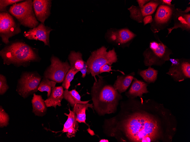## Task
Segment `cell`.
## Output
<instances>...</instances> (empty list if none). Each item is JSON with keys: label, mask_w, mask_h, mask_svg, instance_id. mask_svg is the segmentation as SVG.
Wrapping results in <instances>:
<instances>
[{"label": "cell", "mask_w": 190, "mask_h": 142, "mask_svg": "<svg viewBox=\"0 0 190 142\" xmlns=\"http://www.w3.org/2000/svg\"><path fill=\"white\" fill-rule=\"evenodd\" d=\"M125 119L121 121L115 129L122 131L131 141L151 142L159 137L158 123L156 119L149 115L136 113L129 115Z\"/></svg>", "instance_id": "1"}, {"label": "cell", "mask_w": 190, "mask_h": 142, "mask_svg": "<svg viewBox=\"0 0 190 142\" xmlns=\"http://www.w3.org/2000/svg\"><path fill=\"white\" fill-rule=\"evenodd\" d=\"M92 87L91 95L93 107L100 115L113 113L122 97L113 86L108 84L99 75Z\"/></svg>", "instance_id": "2"}, {"label": "cell", "mask_w": 190, "mask_h": 142, "mask_svg": "<svg viewBox=\"0 0 190 142\" xmlns=\"http://www.w3.org/2000/svg\"><path fill=\"white\" fill-rule=\"evenodd\" d=\"M0 56L4 64H13L16 67H27L31 63L39 62L41 60L38 49L18 40L6 44L0 51Z\"/></svg>", "instance_id": "3"}, {"label": "cell", "mask_w": 190, "mask_h": 142, "mask_svg": "<svg viewBox=\"0 0 190 142\" xmlns=\"http://www.w3.org/2000/svg\"><path fill=\"white\" fill-rule=\"evenodd\" d=\"M155 40H152L148 47L143 53L144 62L145 65L151 67L152 65L161 66L166 61H169L172 51L155 34Z\"/></svg>", "instance_id": "4"}, {"label": "cell", "mask_w": 190, "mask_h": 142, "mask_svg": "<svg viewBox=\"0 0 190 142\" xmlns=\"http://www.w3.org/2000/svg\"><path fill=\"white\" fill-rule=\"evenodd\" d=\"M107 49L103 46L93 51L86 62L88 66L87 73H90L95 81L97 80L96 76L99 75L100 69L103 65L107 64L111 66L117 61L115 49L113 48L108 52Z\"/></svg>", "instance_id": "5"}, {"label": "cell", "mask_w": 190, "mask_h": 142, "mask_svg": "<svg viewBox=\"0 0 190 142\" xmlns=\"http://www.w3.org/2000/svg\"><path fill=\"white\" fill-rule=\"evenodd\" d=\"M8 12L20 25L24 27L32 29L39 24L33 10V1L31 0H26L13 5Z\"/></svg>", "instance_id": "6"}, {"label": "cell", "mask_w": 190, "mask_h": 142, "mask_svg": "<svg viewBox=\"0 0 190 142\" xmlns=\"http://www.w3.org/2000/svg\"><path fill=\"white\" fill-rule=\"evenodd\" d=\"M42 77L36 71H23L17 81L16 91L24 99L36 92Z\"/></svg>", "instance_id": "7"}, {"label": "cell", "mask_w": 190, "mask_h": 142, "mask_svg": "<svg viewBox=\"0 0 190 142\" xmlns=\"http://www.w3.org/2000/svg\"><path fill=\"white\" fill-rule=\"evenodd\" d=\"M20 24L7 11L0 13V36L6 44L10 43L9 39L21 32Z\"/></svg>", "instance_id": "8"}, {"label": "cell", "mask_w": 190, "mask_h": 142, "mask_svg": "<svg viewBox=\"0 0 190 142\" xmlns=\"http://www.w3.org/2000/svg\"><path fill=\"white\" fill-rule=\"evenodd\" d=\"M175 4L169 6L162 4L158 7L152 22L150 29L155 33L164 29L171 22L175 8Z\"/></svg>", "instance_id": "9"}, {"label": "cell", "mask_w": 190, "mask_h": 142, "mask_svg": "<svg viewBox=\"0 0 190 142\" xmlns=\"http://www.w3.org/2000/svg\"><path fill=\"white\" fill-rule=\"evenodd\" d=\"M50 61L51 64L44 71L43 77L58 83L63 82L71 68L70 65L67 61L62 62L53 55L51 58Z\"/></svg>", "instance_id": "10"}, {"label": "cell", "mask_w": 190, "mask_h": 142, "mask_svg": "<svg viewBox=\"0 0 190 142\" xmlns=\"http://www.w3.org/2000/svg\"><path fill=\"white\" fill-rule=\"evenodd\" d=\"M162 4V0H150L142 7L132 5L128 9L131 18L138 22H142L144 17L153 14L158 6Z\"/></svg>", "instance_id": "11"}, {"label": "cell", "mask_w": 190, "mask_h": 142, "mask_svg": "<svg viewBox=\"0 0 190 142\" xmlns=\"http://www.w3.org/2000/svg\"><path fill=\"white\" fill-rule=\"evenodd\" d=\"M53 30L50 27L40 23L37 26L25 31L24 36L29 40H39L43 42L44 46L50 47L49 34Z\"/></svg>", "instance_id": "12"}, {"label": "cell", "mask_w": 190, "mask_h": 142, "mask_svg": "<svg viewBox=\"0 0 190 142\" xmlns=\"http://www.w3.org/2000/svg\"><path fill=\"white\" fill-rule=\"evenodd\" d=\"M179 63L172 65L166 73L174 79L177 81L182 80L190 78V61L189 59H180Z\"/></svg>", "instance_id": "13"}, {"label": "cell", "mask_w": 190, "mask_h": 142, "mask_svg": "<svg viewBox=\"0 0 190 142\" xmlns=\"http://www.w3.org/2000/svg\"><path fill=\"white\" fill-rule=\"evenodd\" d=\"M174 21L173 27L167 28L168 33L167 36L174 29L181 28L183 31L190 32V14L184 13L182 10L175 9L174 12L172 19Z\"/></svg>", "instance_id": "14"}, {"label": "cell", "mask_w": 190, "mask_h": 142, "mask_svg": "<svg viewBox=\"0 0 190 142\" xmlns=\"http://www.w3.org/2000/svg\"><path fill=\"white\" fill-rule=\"evenodd\" d=\"M51 2L49 0L33 1V9L36 19L44 24L50 15Z\"/></svg>", "instance_id": "15"}, {"label": "cell", "mask_w": 190, "mask_h": 142, "mask_svg": "<svg viewBox=\"0 0 190 142\" xmlns=\"http://www.w3.org/2000/svg\"><path fill=\"white\" fill-rule=\"evenodd\" d=\"M64 98L63 87L61 86L53 87L51 95L45 102L47 107H53L55 109L57 106H61V102Z\"/></svg>", "instance_id": "16"}, {"label": "cell", "mask_w": 190, "mask_h": 142, "mask_svg": "<svg viewBox=\"0 0 190 142\" xmlns=\"http://www.w3.org/2000/svg\"><path fill=\"white\" fill-rule=\"evenodd\" d=\"M136 35L127 28H124L110 36V39L119 45L127 44L132 40Z\"/></svg>", "instance_id": "17"}, {"label": "cell", "mask_w": 190, "mask_h": 142, "mask_svg": "<svg viewBox=\"0 0 190 142\" xmlns=\"http://www.w3.org/2000/svg\"><path fill=\"white\" fill-rule=\"evenodd\" d=\"M133 79L130 89L126 93L127 95L129 97L139 96L140 98H142L143 94L148 92L147 88L148 85L143 81L138 80L135 77Z\"/></svg>", "instance_id": "18"}, {"label": "cell", "mask_w": 190, "mask_h": 142, "mask_svg": "<svg viewBox=\"0 0 190 142\" xmlns=\"http://www.w3.org/2000/svg\"><path fill=\"white\" fill-rule=\"evenodd\" d=\"M135 73L118 76L113 87L120 93L125 92L129 87L134 78Z\"/></svg>", "instance_id": "19"}, {"label": "cell", "mask_w": 190, "mask_h": 142, "mask_svg": "<svg viewBox=\"0 0 190 142\" xmlns=\"http://www.w3.org/2000/svg\"><path fill=\"white\" fill-rule=\"evenodd\" d=\"M33 97L31 100L33 107L32 112L35 115L42 116L46 113L47 107L45 101L41 95L33 94Z\"/></svg>", "instance_id": "20"}, {"label": "cell", "mask_w": 190, "mask_h": 142, "mask_svg": "<svg viewBox=\"0 0 190 142\" xmlns=\"http://www.w3.org/2000/svg\"><path fill=\"white\" fill-rule=\"evenodd\" d=\"M88 107L93 109V104H86L77 103L73 107V111L76 115L77 121L79 123H84L87 125H88L86 122V111L88 110Z\"/></svg>", "instance_id": "21"}, {"label": "cell", "mask_w": 190, "mask_h": 142, "mask_svg": "<svg viewBox=\"0 0 190 142\" xmlns=\"http://www.w3.org/2000/svg\"><path fill=\"white\" fill-rule=\"evenodd\" d=\"M71 68L75 70H79L84 66V62L82 59V54L79 52L71 51L68 57Z\"/></svg>", "instance_id": "22"}, {"label": "cell", "mask_w": 190, "mask_h": 142, "mask_svg": "<svg viewBox=\"0 0 190 142\" xmlns=\"http://www.w3.org/2000/svg\"><path fill=\"white\" fill-rule=\"evenodd\" d=\"M64 98L73 107L76 104H86L88 103L90 101H81L80 96L75 89L70 91L68 89H65L64 90Z\"/></svg>", "instance_id": "23"}, {"label": "cell", "mask_w": 190, "mask_h": 142, "mask_svg": "<svg viewBox=\"0 0 190 142\" xmlns=\"http://www.w3.org/2000/svg\"><path fill=\"white\" fill-rule=\"evenodd\" d=\"M137 73L145 81L150 83L154 82L156 80L158 71L151 67H148L145 70L139 69Z\"/></svg>", "instance_id": "24"}, {"label": "cell", "mask_w": 190, "mask_h": 142, "mask_svg": "<svg viewBox=\"0 0 190 142\" xmlns=\"http://www.w3.org/2000/svg\"><path fill=\"white\" fill-rule=\"evenodd\" d=\"M69 114L64 113L65 115L67 116L68 118L64 124L63 129L62 131L63 133L66 132L67 130L71 127L77 128H78L79 127L78 122L76 120V114L73 111L71 110L69 107Z\"/></svg>", "instance_id": "25"}, {"label": "cell", "mask_w": 190, "mask_h": 142, "mask_svg": "<svg viewBox=\"0 0 190 142\" xmlns=\"http://www.w3.org/2000/svg\"><path fill=\"white\" fill-rule=\"evenodd\" d=\"M56 83L55 82L43 77L38 87V90L41 92H46L48 98L51 95L52 88L55 86Z\"/></svg>", "instance_id": "26"}, {"label": "cell", "mask_w": 190, "mask_h": 142, "mask_svg": "<svg viewBox=\"0 0 190 142\" xmlns=\"http://www.w3.org/2000/svg\"><path fill=\"white\" fill-rule=\"evenodd\" d=\"M79 71V70H75L70 69L67 73L62 86L65 89H68L71 85V82L73 79L75 75Z\"/></svg>", "instance_id": "27"}, {"label": "cell", "mask_w": 190, "mask_h": 142, "mask_svg": "<svg viewBox=\"0 0 190 142\" xmlns=\"http://www.w3.org/2000/svg\"><path fill=\"white\" fill-rule=\"evenodd\" d=\"M9 117L1 106L0 107V127L7 126L9 124Z\"/></svg>", "instance_id": "28"}, {"label": "cell", "mask_w": 190, "mask_h": 142, "mask_svg": "<svg viewBox=\"0 0 190 142\" xmlns=\"http://www.w3.org/2000/svg\"><path fill=\"white\" fill-rule=\"evenodd\" d=\"M24 0H0V12H7V7L9 5H13L15 3L22 2Z\"/></svg>", "instance_id": "29"}, {"label": "cell", "mask_w": 190, "mask_h": 142, "mask_svg": "<svg viewBox=\"0 0 190 142\" xmlns=\"http://www.w3.org/2000/svg\"><path fill=\"white\" fill-rule=\"evenodd\" d=\"M6 77L3 75H0V94H4L9 89Z\"/></svg>", "instance_id": "30"}, {"label": "cell", "mask_w": 190, "mask_h": 142, "mask_svg": "<svg viewBox=\"0 0 190 142\" xmlns=\"http://www.w3.org/2000/svg\"><path fill=\"white\" fill-rule=\"evenodd\" d=\"M112 66L109 65L107 64H105L103 65L100 68L99 71V74H101L103 72H109L111 71H118L121 73L123 75H125L123 72L122 71H120L119 70H113L111 69Z\"/></svg>", "instance_id": "31"}, {"label": "cell", "mask_w": 190, "mask_h": 142, "mask_svg": "<svg viewBox=\"0 0 190 142\" xmlns=\"http://www.w3.org/2000/svg\"><path fill=\"white\" fill-rule=\"evenodd\" d=\"M78 130H79L78 128H75L72 127L70 128L66 132L67 137L69 138L75 137Z\"/></svg>", "instance_id": "32"}, {"label": "cell", "mask_w": 190, "mask_h": 142, "mask_svg": "<svg viewBox=\"0 0 190 142\" xmlns=\"http://www.w3.org/2000/svg\"><path fill=\"white\" fill-rule=\"evenodd\" d=\"M152 21L153 18L151 15H149L145 16L143 20L144 26L147 24L151 23Z\"/></svg>", "instance_id": "33"}, {"label": "cell", "mask_w": 190, "mask_h": 142, "mask_svg": "<svg viewBox=\"0 0 190 142\" xmlns=\"http://www.w3.org/2000/svg\"><path fill=\"white\" fill-rule=\"evenodd\" d=\"M88 66L86 62H84V66L80 70L82 74V77L84 78L86 76V74L87 73V69Z\"/></svg>", "instance_id": "34"}, {"label": "cell", "mask_w": 190, "mask_h": 142, "mask_svg": "<svg viewBox=\"0 0 190 142\" xmlns=\"http://www.w3.org/2000/svg\"><path fill=\"white\" fill-rule=\"evenodd\" d=\"M150 1L149 0H138L137 1L139 4V7H142L146 3Z\"/></svg>", "instance_id": "35"}, {"label": "cell", "mask_w": 190, "mask_h": 142, "mask_svg": "<svg viewBox=\"0 0 190 142\" xmlns=\"http://www.w3.org/2000/svg\"><path fill=\"white\" fill-rule=\"evenodd\" d=\"M162 4L166 5L169 6H171L172 4L171 2L172 1V0H162Z\"/></svg>", "instance_id": "36"}, {"label": "cell", "mask_w": 190, "mask_h": 142, "mask_svg": "<svg viewBox=\"0 0 190 142\" xmlns=\"http://www.w3.org/2000/svg\"><path fill=\"white\" fill-rule=\"evenodd\" d=\"M190 11V6L187 7L186 9L184 10L183 11L184 13H187Z\"/></svg>", "instance_id": "37"}, {"label": "cell", "mask_w": 190, "mask_h": 142, "mask_svg": "<svg viewBox=\"0 0 190 142\" xmlns=\"http://www.w3.org/2000/svg\"><path fill=\"white\" fill-rule=\"evenodd\" d=\"M99 142H108V140H107V139H102L100 140V141Z\"/></svg>", "instance_id": "38"}]
</instances>
